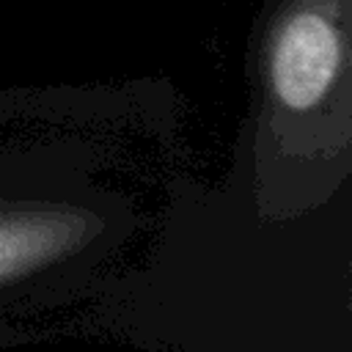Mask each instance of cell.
I'll list each match as a JSON object with an SVG mask.
<instances>
[{
	"mask_svg": "<svg viewBox=\"0 0 352 352\" xmlns=\"http://www.w3.org/2000/svg\"><path fill=\"white\" fill-rule=\"evenodd\" d=\"M338 33L316 11L294 14L272 50V85L286 107L305 110L322 99L338 69Z\"/></svg>",
	"mask_w": 352,
	"mask_h": 352,
	"instance_id": "1",
	"label": "cell"
},
{
	"mask_svg": "<svg viewBox=\"0 0 352 352\" xmlns=\"http://www.w3.org/2000/svg\"><path fill=\"white\" fill-rule=\"evenodd\" d=\"M69 236L72 226L60 214L0 217V280L52 258Z\"/></svg>",
	"mask_w": 352,
	"mask_h": 352,
	"instance_id": "2",
	"label": "cell"
}]
</instances>
